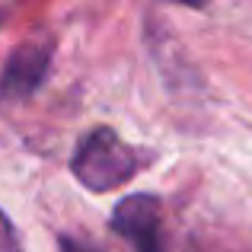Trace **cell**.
Instances as JSON below:
<instances>
[{
    "instance_id": "obj_1",
    "label": "cell",
    "mask_w": 252,
    "mask_h": 252,
    "mask_svg": "<svg viewBox=\"0 0 252 252\" xmlns=\"http://www.w3.org/2000/svg\"><path fill=\"white\" fill-rule=\"evenodd\" d=\"M70 169L80 179V185H86L90 191H112L141 169V157L112 128L99 125L90 134H83V141L77 144Z\"/></svg>"
},
{
    "instance_id": "obj_2",
    "label": "cell",
    "mask_w": 252,
    "mask_h": 252,
    "mask_svg": "<svg viewBox=\"0 0 252 252\" xmlns=\"http://www.w3.org/2000/svg\"><path fill=\"white\" fill-rule=\"evenodd\" d=\"M112 230L128 240L134 252H166L160 198L154 195H128L112 211Z\"/></svg>"
},
{
    "instance_id": "obj_3",
    "label": "cell",
    "mask_w": 252,
    "mask_h": 252,
    "mask_svg": "<svg viewBox=\"0 0 252 252\" xmlns=\"http://www.w3.org/2000/svg\"><path fill=\"white\" fill-rule=\"evenodd\" d=\"M51 64V45L45 42H26L13 48L0 70V102H23L35 96V90L45 83Z\"/></svg>"
},
{
    "instance_id": "obj_4",
    "label": "cell",
    "mask_w": 252,
    "mask_h": 252,
    "mask_svg": "<svg viewBox=\"0 0 252 252\" xmlns=\"http://www.w3.org/2000/svg\"><path fill=\"white\" fill-rule=\"evenodd\" d=\"M0 252H23V240L3 211H0Z\"/></svg>"
},
{
    "instance_id": "obj_5",
    "label": "cell",
    "mask_w": 252,
    "mask_h": 252,
    "mask_svg": "<svg viewBox=\"0 0 252 252\" xmlns=\"http://www.w3.org/2000/svg\"><path fill=\"white\" fill-rule=\"evenodd\" d=\"M58 252H93V249H86L83 243L70 240V236H61V240H58Z\"/></svg>"
}]
</instances>
